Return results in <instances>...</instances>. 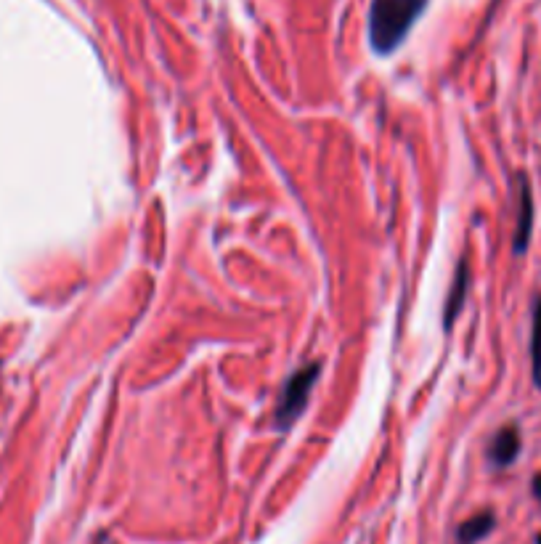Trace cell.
<instances>
[{
	"label": "cell",
	"mask_w": 541,
	"mask_h": 544,
	"mask_svg": "<svg viewBox=\"0 0 541 544\" xmlns=\"http://www.w3.org/2000/svg\"><path fill=\"white\" fill-rule=\"evenodd\" d=\"M427 0H372L369 8V43L374 54L388 56L393 54L414 22L425 11Z\"/></svg>",
	"instance_id": "cell-1"
},
{
	"label": "cell",
	"mask_w": 541,
	"mask_h": 544,
	"mask_svg": "<svg viewBox=\"0 0 541 544\" xmlns=\"http://www.w3.org/2000/svg\"><path fill=\"white\" fill-rule=\"evenodd\" d=\"M531 377L536 391H541V295H536L531 308Z\"/></svg>",
	"instance_id": "cell-7"
},
{
	"label": "cell",
	"mask_w": 541,
	"mask_h": 544,
	"mask_svg": "<svg viewBox=\"0 0 541 544\" xmlns=\"http://www.w3.org/2000/svg\"><path fill=\"white\" fill-rule=\"evenodd\" d=\"M321 375V364L319 361H311L300 367L298 372H292L287 385L282 388V396L276 401L274 409V425L276 430H290L298 417L303 414V409L308 407V396H311L313 385Z\"/></svg>",
	"instance_id": "cell-2"
},
{
	"label": "cell",
	"mask_w": 541,
	"mask_h": 544,
	"mask_svg": "<svg viewBox=\"0 0 541 544\" xmlns=\"http://www.w3.org/2000/svg\"><path fill=\"white\" fill-rule=\"evenodd\" d=\"M531 491H534V497L541 502V476H534V481H531Z\"/></svg>",
	"instance_id": "cell-8"
},
{
	"label": "cell",
	"mask_w": 541,
	"mask_h": 544,
	"mask_svg": "<svg viewBox=\"0 0 541 544\" xmlns=\"http://www.w3.org/2000/svg\"><path fill=\"white\" fill-rule=\"evenodd\" d=\"M496 526V515L491 510H483V513L473 515V518H467L457 531L459 544H478L481 539H486Z\"/></svg>",
	"instance_id": "cell-6"
},
{
	"label": "cell",
	"mask_w": 541,
	"mask_h": 544,
	"mask_svg": "<svg viewBox=\"0 0 541 544\" xmlns=\"http://www.w3.org/2000/svg\"><path fill=\"white\" fill-rule=\"evenodd\" d=\"M536 223V202L534 189L528 184V178L520 173L518 176V218H515V237H512V253L526 255L531 247V237H534Z\"/></svg>",
	"instance_id": "cell-3"
},
{
	"label": "cell",
	"mask_w": 541,
	"mask_h": 544,
	"mask_svg": "<svg viewBox=\"0 0 541 544\" xmlns=\"http://www.w3.org/2000/svg\"><path fill=\"white\" fill-rule=\"evenodd\" d=\"M523 452V436H520L518 425H504L494 433L491 444H488V462L494 468H510L512 462L518 460Z\"/></svg>",
	"instance_id": "cell-4"
},
{
	"label": "cell",
	"mask_w": 541,
	"mask_h": 544,
	"mask_svg": "<svg viewBox=\"0 0 541 544\" xmlns=\"http://www.w3.org/2000/svg\"><path fill=\"white\" fill-rule=\"evenodd\" d=\"M467 290H470V263H467V258H462L457 266V274H454V282H451L446 308H443V327H446V330H451V327H454V319L462 314V306H465L467 300Z\"/></svg>",
	"instance_id": "cell-5"
},
{
	"label": "cell",
	"mask_w": 541,
	"mask_h": 544,
	"mask_svg": "<svg viewBox=\"0 0 541 544\" xmlns=\"http://www.w3.org/2000/svg\"><path fill=\"white\" fill-rule=\"evenodd\" d=\"M536 544H541V534H539V537H536Z\"/></svg>",
	"instance_id": "cell-9"
}]
</instances>
